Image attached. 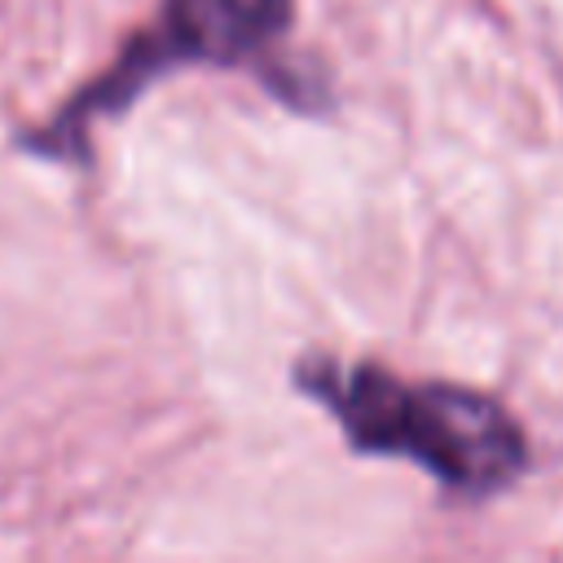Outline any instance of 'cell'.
<instances>
[{
	"mask_svg": "<svg viewBox=\"0 0 563 563\" xmlns=\"http://www.w3.org/2000/svg\"><path fill=\"white\" fill-rule=\"evenodd\" d=\"M290 22V0H167L163 22V48L145 44L136 62H123L114 84H136L141 66L163 62H242L260 53L268 40H277ZM110 84V88H114Z\"/></svg>",
	"mask_w": 563,
	"mask_h": 563,
	"instance_id": "2",
	"label": "cell"
},
{
	"mask_svg": "<svg viewBox=\"0 0 563 563\" xmlns=\"http://www.w3.org/2000/svg\"><path fill=\"white\" fill-rule=\"evenodd\" d=\"M299 387L330 405L361 453H396L462 497H493L528 466L519 422L484 391L453 383H400L378 365L303 361Z\"/></svg>",
	"mask_w": 563,
	"mask_h": 563,
	"instance_id": "1",
	"label": "cell"
}]
</instances>
